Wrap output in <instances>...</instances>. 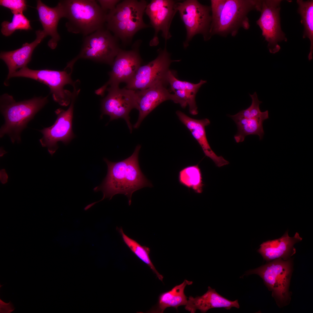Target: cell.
<instances>
[{
	"label": "cell",
	"instance_id": "1",
	"mask_svg": "<svg viewBox=\"0 0 313 313\" xmlns=\"http://www.w3.org/2000/svg\"><path fill=\"white\" fill-rule=\"evenodd\" d=\"M141 147L140 145H137L130 156L120 161L113 162L106 158L103 159L108 166L107 174L101 183L94 189L95 192L101 191L103 196L101 200L87 205L84 208L85 210L105 199L111 200L119 194L127 197L130 205L134 192L144 187H152L140 168L138 156Z\"/></svg>",
	"mask_w": 313,
	"mask_h": 313
},
{
	"label": "cell",
	"instance_id": "2",
	"mask_svg": "<svg viewBox=\"0 0 313 313\" xmlns=\"http://www.w3.org/2000/svg\"><path fill=\"white\" fill-rule=\"evenodd\" d=\"M261 0H212L211 20L209 33L235 36L241 28L248 29V14L251 11H259Z\"/></svg>",
	"mask_w": 313,
	"mask_h": 313
},
{
	"label": "cell",
	"instance_id": "3",
	"mask_svg": "<svg viewBox=\"0 0 313 313\" xmlns=\"http://www.w3.org/2000/svg\"><path fill=\"white\" fill-rule=\"evenodd\" d=\"M48 97H34L17 102L8 94L2 95L0 98V111L5 122L0 129V138L8 135L12 143H19L21 133L48 103Z\"/></svg>",
	"mask_w": 313,
	"mask_h": 313
},
{
	"label": "cell",
	"instance_id": "4",
	"mask_svg": "<svg viewBox=\"0 0 313 313\" xmlns=\"http://www.w3.org/2000/svg\"><path fill=\"white\" fill-rule=\"evenodd\" d=\"M65 26L71 33L85 37L104 28L107 12L101 8L97 1L65 0L59 2Z\"/></svg>",
	"mask_w": 313,
	"mask_h": 313
},
{
	"label": "cell",
	"instance_id": "5",
	"mask_svg": "<svg viewBox=\"0 0 313 313\" xmlns=\"http://www.w3.org/2000/svg\"><path fill=\"white\" fill-rule=\"evenodd\" d=\"M144 0H125L107 13L106 29L125 44L129 43L139 30L149 26L143 17L147 5Z\"/></svg>",
	"mask_w": 313,
	"mask_h": 313
},
{
	"label": "cell",
	"instance_id": "6",
	"mask_svg": "<svg viewBox=\"0 0 313 313\" xmlns=\"http://www.w3.org/2000/svg\"><path fill=\"white\" fill-rule=\"evenodd\" d=\"M121 49L118 39L103 28L85 37L80 53L68 62L65 69L72 72L74 63L81 59L105 63L111 66Z\"/></svg>",
	"mask_w": 313,
	"mask_h": 313
},
{
	"label": "cell",
	"instance_id": "7",
	"mask_svg": "<svg viewBox=\"0 0 313 313\" xmlns=\"http://www.w3.org/2000/svg\"><path fill=\"white\" fill-rule=\"evenodd\" d=\"M292 271L291 260L279 258L248 271L245 275L255 274L259 276L268 289L272 291V296L277 303L283 305L286 304L290 299L289 288Z\"/></svg>",
	"mask_w": 313,
	"mask_h": 313
},
{
	"label": "cell",
	"instance_id": "8",
	"mask_svg": "<svg viewBox=\"0 0 313 313\" xmlns=\"http://www.w3.org/2000/svg\"><path fill=\"white\" fill-rule=\"evenodd\" d=\"M78 85L75 84L73 86L71 101L68 109H57L55 112L57 118L54 124L50 127L39 130L43 135L39 140L40 143L43 147L47 148L52 156L59 148L58 142L61 141L67 145L75 137L72 131V124L74 103L80 90Z\"/></svg>",
	"mask_w": 313,
	"mask_h": 313
},
{
	"label": "cell",
	"instance_id": "9",
	"mask_svg": "<svg viewBox=\"0 0 313 313\" xmlns=\"http://www.w3.org/2000/svg\"><path fill=\"white\" fill-rule=\"evenodd\" d=\"M71 73L67 70L57 71L48 69L33 70L24 67L12 74L10 78L22 77L32 79L47 85L54 100L60 105L67 106L71 101L72 92L64 89L70 84L72 86L74 82L71 77Z\"/></svg>",
	"mask_w": 313,
	"mask_h": 313
},
{
	"label": "cell",
	"instance_id": "10",
	"mask_svg": "<svg viewBox=\"0 0 313 313\" xmlns=\"http://www.w3.org/2000/svg\"><path fill=\"white\" fill-rule=\"evenodd\" d=\"M176 8L187 31L185 47L188 46L189 42L196 34H202L205 40L210 38V7L202 5L197 0H188L176 3Z\"/></svg>",
	"mask_w": 313,
	"mask_h": 313
},
{
	"label": "cell",
	"instance_id": "11",
	"mask_svg": "<svg viewBox=\"0 0 313 313\" xmlns=\"http://www.w3.org/2000/svg\"><path fill=\"white\" fill-rule=\"evenodd\" d=\"M159 50L157 57L148 64L141 65L125 88L134 90L145 89L159 83H168L166 77L171 63L179 60L170 59L166 48Z\"/></svg>",
	"mask_w": 313,
	"mask_h": 313
},
{
	"label": "cell",
	"instance_id": "12",
	"mask_svg": "<svg viewBox=\"0 0 313 313\" xmlns=\"http://www.w3.org/2000/svg\"><path fill=\"white\" fill-rule=\"evenodd\" d=\"M106 91L107 96L101 102L102 114L110 117V121L119 118L125 121L130 133L132 127L130 121L129 114L133 109H138L136 90L120 88L118 86H110Z\"/></svg>",
	"mask_w": 313,
	"mask_h": 313
},
{
	"label": "cell",
	"instance_id": "13",
	"mask_svg": "<svg viewBox=\"0 0 313 313\" xmlns=\"http://www.w3.org/2000/svg\"><path fill=\"white\" fill-rule=\"evenodd\" d=\"M281 0H261L259 11L261 15L256 21L262 32V35L268 43L270 52L275 53L281 48L278 43L287 41L285 34L282 30L280 11Z\"/></svg>",
	"mask_w": 313,
	"mask_h": 313
},
{
	"label": "cell",
	"instance_id": "14",
	"mask_svg": "<svg viewBox=\"0 0 313 313\" xmlns=\"http://www.w3.org/2000/svg\"><path fill=\"white\" fill-rule=\"evenodd\" d=\"M165 86L163 83H159L145 89L136 90L139 115L133 126L134 128H138L144 118L164 101L172 100L183 108L187 106L185 101L174 94H171Z\"/></svg>",
	"mask_w": 313,
	"mask_h": 313
},
{
	"label": "cell",
	"instance_id": "15",
	"mask_svg": "<svg viewBox=\"0 0 313 313\" xmlns=\"http://www.w3.org/2000/svg\"><path fill=\"white\" fill-rule=\"evenodd\" d=\"M141 41L135 43L130 50H120L109 73V79L104 84L106 87L118 86L120 83H127L132 78L142 62L139 52Z\"/></svg>",
	"mask_w": 313,
	"mask_h": 313
},
{
	"label": "cell",
	"instance_id": "16",
	"mask_svg": "<svg viewBox=\"0 0 313 313\" xmlns=\"http://www.w3.org/2000/svg\"><path fill=\"white\" fill-rule=\"evenodd\" d=\"M176 3L171 0H152L148 4L145 10L155 30L153 39L150 42V46H157L159 43L158 34L160 31L166 41L171 35L170 26L176 12Z\"/></svg>",
	"mask_w": 313,
	"mask_h": 313
},
{
	"label": "cell",
	"instance_id": "17",
	"mask_svg": "<svg viewBox=\"0 0 313 313\" xmlns=\"http://www.w3.org/2000/svg\"><path fill=\"white\" fill-rule=\"evenodd\" d=\"M176 114L180 121L190 131L192 136L201 147L205 155L210 158L216 165L220 167L229 163L222 156H217L212 149L207 138L205 127L210 124L207 118L196 119L187 116L180 110Z\"/></svg>",
	"mask_w": 313,
	"mask_h": 313
},
{
	"label": "cell",
	"instance_id": "18",
	"mask_svg": "<svg viewBox=\"0 0 313 313\" xmlns=\"http://www.w3.org/2000/svg\"><path fill=\"white\" fill-rule=\"evenodd\" d=\"M302 239L298 232L290 237L287 230L279 239L263 242L257 252L268 262L279 258L287 260L296 252L294 244Z\"/></svg>",
	"mask_w": 313,
	"mask_h": 313
},
{
	"label": "cell",
	"instance_id": "19",
	"mask_svg": "<svg viewBox=\"0 0 313 313\" xmlns=\"http://www.w3.org/2000/svg\"><path fill=\"white\" fill-rule=\"evenodd\" d=\"M36 32V38L32 43H23L21 48L17 50L1 52L0 59L5 62L8 70L7 79H10L18 69L27 66L31 60L34 50L46 37L43 30H39Z\"/></svg>",
	"mask_w": 313,
	"mask_h": 313
},
{
	"label": "cell",
	"instance_id": "20",
	"mask_svg": "<svg viewBox=\"0 0 313 313\" xmlns=\"http://www.w3.org/2000/svg\"><path fill=\"white\" fill-rule=\"evenodd\" d=\"M185 309L191 313L199 310L202 313H205L209 310L216 308H224L230 310L232 307H240L238 300H230L217 293L215 289L208 287L207 292L201 296L194 298L190 296L188 298Z\"/></svg>",
	"mask_w": 313,
	"mask_h": 313
},
{
	"label": "cell",
	"instance_id": "21",
	"mask_svg": "<svg viewBox=\"0 0 313 313\" xmlns=\"http://www.w3.org/2000/svg\"><path fill=\"white\" fill-rule=\"evenodd\" d=\"M36 9L38 11L39 20L46 36H50L51 38L48 43L51 49L56 48L60 39L57 28L60 19L63 17L62 8L59 2L54 7L51 8L43 3L41 0L37 1Z\"/></svg>",
	"mask_w": 313,
	"mask_h": 313
},
{
	"label": "cell",
	"instance_id": "22",
	"mask_svg": "<svg viewBox=\"0 0 313 313\" xmlns=\"http://www.w3.org/2000/svg\"><path fill=\"white\" fill-rule=\"evenodd\" d=\"M192 281L184 280L181 283L176 285L171 290L161 294L157 304L146 312L147 313H163L167 308L172 307L176 310L180 306L185 305L187 302V297L184 293L187 285H192Z\"/></svg>",
	"mask_w": 313,
	"mask_h": 313
},
{
	"label": "cell",
	"instance_id": "23",
	"mask_svg": "<svg viewBox=\"0 0 313 313\" xmlns=\"http://www.w3.org/2000/svg\"><path fill=\"white\" fill-rule=\"evenodd\" d=\"M269 118L268 111L263 112L260 116L249 119L243 118L234 121L237 125V131L234 137L236 142L244 141L245 137L250 135H258L260 140L262 139L264 132L263 121Z\"/></svg>",
	"mask_w": 313,
	"mask_h": 313
},
{
	"label": "cell",
	"instance_id": "24",
	"mask_svg": "<svg viewBox=\"0 0 313 313\" xmlns=\"http://www.w3.org/2000/svg\"><path fill=\"white\" fill-rule=\"evenodd\" d=\"M298 12L301 17V22L304 27L303 38H308L310 41L309 60L312 59L313 52V1L297 0Z\"/></svg>",
	"mask_w": 313,
	"mask_h": 313
},
{
	"label": "cell",
	"instance_id": "25",
	"mask_svg": "<svg viewBox=\"0 0 313 313\" xmlns=\"http://www.w3.org/2000/svg\"><path fill=\"white\" fill-rule=\"evenodd\" d=\"M178 179L181 185L192 189L196 193L202 192L205 185L201 171L198 164L188 166L181 169L179 172Z\"/></svg>",
	"mask_w": 313,
	"mask_h": 313
},
{
	"label": "cell",
	"instance_id": "26",
	"mask_svg": "<svg viewBox=\"0 0 313 313\" xmlns=\"http://www.w3.org/2000/svg\"><path fill=\"white\" fill-rule=\"evenodd\" d=\"M125 245L133 254L142 262L147 265L156 275L158 278L163 281V276L156 269L149 256L150 249L145 246H142L135 240L131 239L123 232V229L117 227Z\"/></svg>",
	"mask_w": 313,
	"mask_h": 313
},
{
	"label": "cell",
	"instance_id": "27",
	"mask_svg": "<svg viewBox=\"0 0 313 313\" xmlns=\"http://www.w3.org/2000/svg\"><path fill=\"white\" fill-rule=\"evenodd\" d=\"M1 26V32L6 37L10 36L17 30H28L32 29L30 21L23 13L14 14L11 22L4 21Z\"/></svg>",
	"mask_w": 313,
	"mask_h": 313
},
{
	"label": "cell",
	"instance_id": "28",
	"mask_svg": "<svg viewBox=\"0 0 313 313\" xmlns=\"http://www.w3.org/2000/svg\"><path fill=\"white\" fill-rule=\"evenodd\" d=\"M166 80L168 83L170 85L169 90L170 92H174L177 90H184L191 92L195 94L201 86L207 82L206 81L203 80H201L196 84L181 81L178 79L170 70L168 72Z\"/></svg>",
	"mask_w": 313,
	"mask_h": 313
},
{
	"label": "cell",
	"instance_id": "29",
	"mask_svg": "<svg viewBox=\"0 0 313 313\" xmlns=\"http://www.w3.org/2000/svg\"><path fill=\"white\" fill-rule=\"evenodd\" d=\"M252 100L251 105L247 109L239 111L236 115L239 119H249L258 117L261 115L259 105L262 102L259 100L256 92L252 94H249Z\"/></svg>",
	"mask_w": 313,
	"mask_h": 313
},
{
	"label": "cell",
	"instance_id": "30",
	"mask_svg": "<svg viewBox=\"0 0 313 313\" xmlns=\"http://www.w3.org/2000/svg\"><path fill=\"white\" fill-rule=\"evenodd\" d=\"M0 5L9 9L13 14H22L27 8L26 1L25 0H0Z\"/></svg>",
	"mask_w": 313,
	"mask_h": 313
},
{
	"label": "cell",
	"instance_id": "31",
	"mask_svg": "<svg viewBox=\"0 0 313 313\" xmlns=\"http://www.w3.org/2000/svg\"><path fill=\"white\" fill-rule=\"evenodd\" d=\"M98 3L102 10L107 12L114 9L120 2L118 0H98Z\"/></svg>",
	"mask_w": 313,
	"mask_h": 313
},
{
	"label": "cell",
	"instance_id": "32",
	"mask_svg": "<svg viewBox=\"0 0 313 313\" xmlns=\"http://www.w3.org/2000/svg\"><path fill=\"white\" fill-rule=\"evenodd\" d=\"M0 313H10L13 311L15 308L11 302L6 303L0 299Z\"/></svg>",
	"mask_w": 313,
	"mask_h": 313
},
{
	"label": "cell",
	"instance_id": "33",
	"mask_svg": "<svg viewBox=\"0 0 313 313\" xmlns=\"http://www.w3.org/2000/svg\"><path fill=\"white\" fill-rule=\"evenodd\" d=\"M8 176L5 169H2L0 171V179L1 182L3 184L6 183Z\"/></svg>",
	"mask_w": 313,
	"mask_h": 313
}]
</instances>
